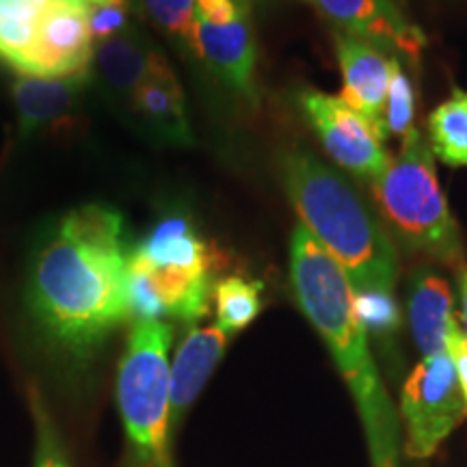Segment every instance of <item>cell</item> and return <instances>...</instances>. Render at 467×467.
<instances>
[{"label": "cell", "mask_w": 467, "mask_h": 467, "mask_svg": "<svg viewBox=\"0 0 467 467\" xmlns=\"http://www.w3.org/2000/svg\"><path fill=\"white\" fill-rule=\"evenodd\" d=\"M290 282L301 312L329 348L364 424L372 467H399V413L368 347L347 273L301 223L290 236Z\"/></svg>", "instance_id": "obj_1"}, {"label": "cell", "mask_w": 467, "mask_h": 467, "mask_svg": "<svg viewBox=\"0 0 467 467\" xmlns=\"http://www.w3.org/2000/svg\"><path fill=\"white\" fill-rule=\"evenodd\" d=\"M28 301L46 336L85 358L130 320L126 249L72 241L57 232L35 260Z\"/></svg>", "instance_id": "obj_2"}, {"label": "cell", "mask_w": 467, "mask_h": 467, "mask_svg": "<svg viewBox=\"0 0 467 467\" xmlns=\"http://www.w3.org/2000/svg\"><path fill=\"white\" fill-rule=\"evenodd\" d=\"M279 178L299 223L340 265L353 292L394 295L396 247L347 175L312 151L288 150L279 159Z\"/></svg>", "instance_id": "obj_3"}, {"label": "cell", "mask_w": 467, "mask_h": 467, "mask_svg": "<svg viewBox=\"0 0 467 467\" xmlns=\"http://www.w3.org/2000/svg\"><path fill=\"white\" fill-rule=\"evenodd\" d=\"M370 189L383 221L409 251L457 271L465 265L463 238L443 195L435 154L418 126L402 137L399 156Z\"/></svg>", "instance_id": "obj_4"}, {"label": "cell", "mask_w": 467, "mask_h": 467, "mask_svg": "<svg viewBox=\"0 0 467 467\" xmlns=\"http://www.w3.org/2000/svg\"><path fill=\"white\" fill-rule=\"evenodd\" d=\"M173 329L167 320H134L117 370V402L126 435L141 459L169 467Z\"/></svg>", "instance_id": "obj_5"}, {"label": "cell", "mask_w": 467, "mask_h": 467, "mask_svg": "<svg viewBox=\"0 0 467 467\" xmlns=\"http://www.w3.org/2000/svg\"><path fill=\"white\" fill-rule=\"evenodd\" d=\"M400 416L405 422V452L429 459L467 416L463 389L451 355H429L413 368L402 385Z\"/></svg>", "instance_id": "obj_6"}, {"label": "cell", "mask_w": 467, "mask_h": 467, "mask_svg": "<svg viewBox=\"0 0 467 467\" xmlns=\"http://www.w3.org/2000/svg\"><path fill=\"white\" fill-rule=\"evenodd\" d=\"M299 109L329 159L358 180L375 182L392 162L385 137L364 115L353 110L340 96H331L314 87L296 96Z\"/></svg>", "instance_id": "obj_7"}, {"label": "cell", "mask_w": 467, "mask_h": 467, "mask_svg": "<svg viewBox=\"0 0 467 467\" xmlns=\"http://www.w3.org/2000/svg\"><path fill=\"white\" fill-rule=\"evenodd\" d=\"M214 266H162L128 255V312L130 320L197 323L210 312Z\"/></svg>", "instance_id": "obj_8"}, {"label": "cell", "mask_w": 467, "mask_h": 467, "mask_svg": "<svg viewBox=\"0 0 467 467\" xmlns=\"http://www.w3.org/2000/svg\"><path fill=\"white\" fill-rule=\"evenodd\" d=\"M334 31L359 39L375 48L418 63L429 39L416 22L400 9L399 0H306Z\"/></svg>", "instance_id": "obj_9"}, {"label": "cell", "mask_w": 467, "mask_h": 467, "mask_svg": "<svg viewBox=\"0 0 467 467\" xmlns=\"http://www.w3.org/2000/svg\"><path fill=\"white\" fill-rule=\"evenodd\" d=\"M93 50L96 42L89 31L87 7L61 0L42 17L33 46L14 69L20 76L35 78H66L89 72Z\"/></svg>", "instance_id": "obj_10"}, {"label": "cell", "mask_w": 467, "mask_h": 467, "mask_svg": "<svg viewBox=\"0 0 467 467\" xmlns=\"http://www.w3.org/2000/svg\"><path fill=\"white\" fill-rule=\"evenodd\" d=\"M186 50L200 58L232 91H236L244 100L255 102L258 39H255L254 14L217 26L192 20Z\"/></svg>", "instance_id": "obj_11"}, {"label": "cell", "mask_w": 467, "mask_h": 467, "mask_svg": "<svg viewBox=\"0 0 467 467\" xmlns=\"http://www.w3.org/2000/svg\"><path fill=\"white\" fill-rule=\"evenodd\" d=\"M336 58L342 74V100L350 109L372 121L383 134V113L388 102L389 78H392L394 58L375 46L334 31ZM388 139V137H385Z\"/></svg>", "instance_id": "obj_12"}, {"label": "cell", "mask_w": 467, "mask_h": 467, "mask_svg": "<svg viewBox=\"0 0 467 467\" xmlns=\"http://www.w3.org/2000/svg\"><path fill=\"white\" fill-rule=\"evenodd\" d=\"M165 58L167 57L151 44L148 35L134 25L113 37L98 42L93 50V61L104 85L119 100H132L145 78Z\"/></svg>", "instance_id": "obj_13"}, {"label": "cell", "mask_w": 467, "mask_h": 467, "mask_svg": "<svg viewBox=\"0 0 467 467\" xmlns=\"http://www.w3.org/2000/svg\"><path fill=\"white\" fill-rule=\"evenodd\" d=\"M132 109L161 141L186 148L192 145V130L186 98L169 61L161 63L132 96Z\"/></svg>", "instance_id": "obj_14"}, {"label": "cell", "mask_w": 467, "mask_h": 467, "mask_svg": "<svg viewBox=\"0 0 467 467\" xmlns=\"http://www.w3.org/2000/svg\"><path fill=\"white\" fill-rule=\"evenodd\" d=\"M230 336L214 327H191L178 347L171 364V418H180L189 409L214 368L223 359Z\"/></svg>", "instance_id": "obj_15"}, {"label": "cell", "mask_w": 467, "mask_h": 467, "mask_svg": "<svg viewBox=\"0 0 467 467\" xmlns=\"http://www.w3.org/2000/svg\"><path fill=\"white\" fill-rule=\"evenodd\" d=\"M87 85H89V72L66 76V78L17 76L14 83V104L17 110V130L22 137H28L69 113Z\"/></svg>", "instance_id": "obj_16"}, {"label": "cell", "mask_w": 467, "mask_h": 467, "mask_svg": "<svg viewBox=\"0 0 467 467\" xmlns=\"http://www.w3.org/2000/svg\"><path fill=\"white\" fill-rule=\"evenodd\" d=\"M454 320L452 290L443 277L422 268L411 279L409 290V323L413 340L424 358L446 350L448 327Z\"/></svg>", "instance_id": "obj_17"}, {"label": "cell", "mask_w": 467, "mask_h": 467, "mask_svg": "<svg viewBox=\"0 0 467 467\" xmlns=\"http://www.w3.org/2000/svg\"><path fill=\"white\" fill-rule=\"evenodd\" d=\"M132 254L162 266H213L208 243L195 232L192 221L184 214H169L161 219Z\"/></svg>", "instance_id": "obj_18"}, {"label": "cell", "mask_w": 467, "mask_h": 467, "mask_svg": "<svg viewBox=\"0 0 467 467\" xmlns=\"http://www.w3.org/2000/svg\"><path fill=\"white\" fill-rule=\"evenodd\" d=\"M429 143L433 154L448 167H467V89L452 87L429 115Z\"/></svg>", "instance_id": "obj_19"}, {"label": "cell", "mask_w": 467, "mask_h": 467, "mask_svg": "<svg viewBox=\"0 0 467 467\" xmlns=\"http://www.w3.org/2000/svg\"><path fill=\"white\" fill-rule=\"evenodd\" d=\"M61 0H0V58L14 67L37 35L48 9Z\"/></svg>", "instance_id": "obj_20"}, {"label": "cell", "mask_w": 467, "mask_h": 467, "mask_svg": "<svg viewBox=\"0 0 467 467\" xmlns=\"http://www.w3.org/2000/svg\"><path fill=\"white\" fill-rule=\"evenodd\" d=\"M217 327L223 334L234 336L247 329L262 312V284L241 275H230L214 284L213 290Z\"/></svg>", "instance_id": "obj_21"}, {"label": "cell", "mask_w": 467, "mask_h": 467, "mask_svg": "<svg viewBox=\"0 0 467 467\" xmlns=\"http://www.w3.org/2000/svg\"><path fill=\"white\" fill-rule=\"evenodd\" d=\"M57 232L72 241L102 244V247H124V219L117 210L102 203H85L69 210Z\"/></svg>", "instance_id": "obj_22"}, {"label": "cell", "mask_w": 467, "mask_h": 467, "mask_svg": "<svg viewBox=\"0 0 467 467\" xmlns=\"http://www.w3.org/2000/svg\"><path fill=\"white\" fill-rule=\"evenodd\" d=\"M418 109V93L411 76L402 67L400 58H394L392 78H389L388 102L383 113V132L385 137H405L413 128Z\"/></svg>", "instance_id": "obj_23"}, {"label": "cell", "mask_w": 467, "mask_h": 467, "mask_svg": "<svg viewBox=\"0 0 467 467\" xmlns=\"http://www.w3.org/2000/svg\"><path fill=\"white\" fill-rule=\"evenodd\" d=\"M145 14L180 48H186L195 20V0H141Z\"/></svg>", "instance_id": "obj_24"}, {"label": "cell", "mask_w": 467, "mask_h": 467, "mask_svg": "<svg viewBox=\"0 0 467 467\" xmlns=\"http://www.w3.org/2000/svg\"><path fill=\"white\" fill-rule=\"evenodd\" d=\"M355 312L366 331H392L400 325V309L389 292H353Z\"/></svg>", "instance_id": "obj_25"}, {"label": "cell", "mask_w": 467, "mask_h": 467, "mask_svg": "<svg viewBox=\"0 0 467 467\" xmlns=\"http://www.w3.org/2000/svg\"><path fill=\"white\" fill-rule=\"evenodd\" d=\"M87 20H89L93 42L98 44L130 26V5L128 0H113L107 5L87 7Z\"/></svg>", "instance_id": "obj_26"}, {"label": "cell", "mask_w": 467, "mask_h": 467, "mask_svg": "<svg viewBox=\"0 0 467 467\" xmlns=\"http://www.w3.org/2000/svg\"><path fill=\"white\" fill-rule=\"evenodd\" d=\"M251 0H195V22L203 25H230L251 16Z\"/></svg>", "instance_id": "obj_27"}, {"label": "cell", "mask_w": 467, "mask_h": 467, "mask_svg": "<svg viewBox=\"0 0 467 467\" xmlns=\"http://www.w3.org/2000/svg\"><path fill=\"white\" fill-rule=\"evenodd\" d=\"M37 448H35V467H72L63 452L61 441L52 429L50 420L37 409Z\"/></svg>", "instance_id": "obj_28"}, {"label": "cell", "mask_w": 467, "mask_h": 467, "mask_svg": "<svg viewBox=\"0 0 467 467\" xmlns=\"http://www.w3.org/2000/svg\"><path fill=\"white\" fill-rule=\"evenodd\" d=\"M446 353L451 355L454 370H457L461 389H463L465 396V405H467V336L461 329L457 318L452 320L451 327H448V336H446Z\"/></svg>", "instance_id": "obj_29"}, {"label": "cell", "mask_w": 467, "mask_h": 467, "mask_svg": "<svg viewBox=\"0 0 467 467\" xmlns=\"http://www.w3.org/2000/svg\"><path fill=\"white\" fill-rule=\"evenodd\" d=\"M459 296L461 314H463V334L467 336V265L459 268Z\"/></svg>", "instance_id": "obj_30"}, {"label": "cell", "mask_w": 467, "mask_h": 467, "mask_svg": "<svg viewBox=\"0 0 467 467\" xmlns=\"http://www.w3.org/2000/svg\"><path fill=\"white\" fill-rule=\"evenodd\" d=\"M72 3L80 5V7H96V5H107L113 3V0H72Z\"/></svg>", "instance_id": "obj_31"}, {"label": "cell", "mask_w": 467, "mask_h": 467, "mask_svg": "<svg viewBox=\"0 0 467 467\" xmlns=\"http://www.w3.org/2000/svg\"><path fill=\"white\" fill-rule=\"evenodd\" d=\"M254 5H262V3H268V0H251Z\"/></svg>", "instance_id": "obj_32"}]
</instances>
